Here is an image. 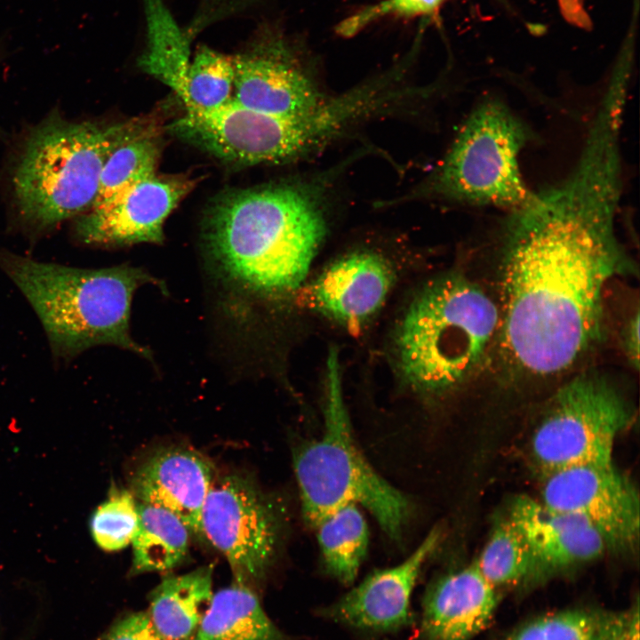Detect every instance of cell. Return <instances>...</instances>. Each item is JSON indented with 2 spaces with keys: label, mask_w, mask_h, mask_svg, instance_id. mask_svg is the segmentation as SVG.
Listing matches in <instances>:
<instances>
[{
  "label": "cell",
  "mask_w": 640,
  "mask_h": 640,
  "mask_svg": "<svg viewBox=\"0 0 640 640\" xmlns=\"http://www.w3.org/2000/svg\"><path fill=\"white\" fill-rule=\"evenodd\" d=\"M214 478L212 466L197 452L167 447L136 468L130 491L140 502L173 513L190 533L203 538L202 509Z\"/></svg>",
  "instance_id": "2e32d148"
},
{
  "label": "cell",
  "mask_w": 640,
  "mask_h": 640,
  "mask_svg": "<svg viewBox=\"0 0 640 640\" xmlns=\"http://www.w3.org/2000/svg\"><path fill=\"white\" fill-rule=\"evenodd\" d=\"M138 524V503L132 492L114 486L94 511L90 527L98 547L114 552L132 543Z\"/></svg>",
  "instance_id": "83f0119b"
},
{
  "label": "cell",
  "mask_w": 640,
  "mask_h": 640,
  "mask_svg": "<svg viewBox=\"0 0 640 640\" xmlns=\"http://www.w3.org/2000/svg\"><path fill=\"white\" fill-rule=\"evenodd\" d=\"M325 234L306 194L289 186L232 193L213 207L206 247L217 273L244 299L299 289Z\"/></svg>",
  "instance_id": "7a4b0ae2"
},
{
  "label": "cell",
  "mask_w": 640,
  "mask_h": 640,
  "mask_svg": "<svg viewBox=\"0 0 640 640\" xmlns=\"http://www.w3.org/2000/svg\"><path fill=\"white\" fill-rule=\"evenodd\" d=\"M500 319L492 300L468 279L453 276L429 284L399 328L396 348L404 377L428 393L460 383L481 361Z\"/></svg>",
  "instance_id": "5b68a950"
},
{
  "label": "cell",
  "mask_w": 640,
  "mask_h": 640,
  "mask_svg": "<svg viewBox=\"0 0 640 640\" xmlns=\"http://www.w3.org/2000/svg\"><path fill=\"white\" fill-rule=\"evenodd\" d=\"M233 86L232 57L204 45L191 59L185 78L175 92L186 111L208 112L231 100Z\"/></svg>",
  "instance_id": "484cf974"
},
{
  "label": "cell",
  "mask_w": 640,
  "mask_h": 640,
  "mask_svg": "<svg viewBox=\"0 0 640 640\" xmlns=\"http://www.w3.org/2000/svg\"><path fill=\"white\" fill-rule=\"evenodd\" d=\"M532 132L500 100L473 108L431 178L433 192L460 203L509 208L531 195L519 169V154Z\"/></svg>",
  "instance_id": "52a82bcc"
},
{
  "label": "cell",
  "mask_w": 640,
  "mask_h": 640,
  "mask_svg": "<svg viewBox=\"0 0 640 640\" xmlns=\"http://www.w3.org/2000/svg\"><path fill=\"white\" fill-rule=\"evenodd\" d=\"M192 640H286L248 586L234 584L213 594Z\"/></svg>",
  "instance_id": "ffe728a7"
},
{
  "label": "cell",
  "mask_w": 640,
  "mask_h": 640,
  "mask_svg": "<svg viewBox=\"0 0 640 640\" xmlns=\"http://www.w3.org/2000/svg\"><path fill=\"white\" fill-rule=\"evenodd\" d=\"M103 640H164L153 627L147 612H132L118 620Z\"/></svg>",
  "instance_id": "f546056e"
},
{
  "label": "cell",
  "mask_w": 640,
  "mask_h": 640,
  "mask_svg": "<svg viewBox=\"0 0 640 640\" xmlns=\"http://www.w3.org/2000/svg\"><path fill=\"white\" fill-rule=\"evenodd\" d=\"M383 258L369 252L329 266L302 293L307 306L348 325L368 319L382 305L391 284Z\"/></svg>",
  "instance_id": "ac0fdd59"
},
{
  "label": "cell",
  "mask_w": 640,
  "mask_h": 640,
  "mask_svg": "<svg viewBox=\"0 0 640 640\" xmlns=\"http://www.w3.org/2000/svg\"><path fill=\"white\" fill-rule=\"evenodd\" d=\"M445 0H384L366 8L342 21L337 31L342 36H353L369 22L387 15L417 16L435 14Z\"/></svg>",
  "instance_id": "f1b7e54d"
},
{
  "label": "cell",
  "mask_w": 640,
  "mask_h": 640,
  "mask_svg": "<svg viewBox=\"0 0 640 640\" xmlns=\"http://www.w3.org/2000/svg\"><path fill=\"white\" fill-rule=\"evenodd\" d=\"M212 565L165 577L149 595L147 612L164 640H192L213 596Z\"/></svg>",
  "instance_id": "d6986e66"
},
{
  "label": "cell",
  "mask_w": 640,
  "mask_h": 640,
  "mask_svg": "<svg viewBox=\"0 0 640 640\" xmlns=\"http://www.w3.org/2000/svg\"><path fill=\"white\" fill-rule=\"evenodd\" d=\"M314 527L327 572L343 584L352 583L369 544L367 523L358 506L341 507Z\"/></svg>",
  "instance_id": "603a6c76"
},
{
  "label": "cell",
  "mask_w": 640,
  "mask_h": 640,
  "mask_svg": "<svg viewBox=\"0 0 640 640\" xmlns=\"http://www.w3.org/2000/svg\"><path fill=\"white\" fill-rule=\"evenodd\" d=\"M626 618L627 612L570 608L529 620L504 640H620Z\"/></svg>",
  "instance_id": "cb8c5ba5"
},
{
  "label": "cell",
  "mask_w": 640,
  "mask_h": 640,
  "mask_svg": "<svg viewBox=\"0 0 640 640\" xmlns=\"http://www.w3.org/2000/svg\"><path fill=\"white\" fill-rule=\"evenodd\" d=\"M626 355L636 369L639 366V312H636L626 324L623 334Z\"/></svg>",
  "instance_id": "4dcf8cb0"
},
{
  "label": "cell",
  "mask_w": 640,
  "mask_h": 640,
  "mask_svg": "<svg viewBox=\"0 0 640 640\" xmlns=\"http://www.w3.org/2000/svg\"><path fill=\"white\" fill-rule=\"evenodd\" d=\"M144 4L147 45L139 65L175 92L191 60L189 43L163 0H144Z\"/></svg>",
  "instance_id": "7402d4cb"
},
{
  "label": "cell",
  "mask_w": 640,
  "mask_h": 640,
  "mask_svg": "<svg viewBox=\"0 0 640 640\" xmlns=\"http://www.w3.org/2000/svg\"><path fill=\"white\" fill-rule=\"evenodd\" d=\"M159 152L154 128L143 126L141 123L129 132L112 149L103 164L99 193L92 208L154 176Z\"/></svg>",
  "instance_id": "d4e9b609"
},
{
  "label": "cell",
  "mask_w": 640,
  "mask_h": 640,
  "mask_svg": "<svg viewBox=\"0 0 640 640\" xmlns=\"http://www.w3.org/2000/svg\"><path fill=\"white\" fill-rule=\"evenodd\" d=\"M622 193L620 138L588 131L562 181L531 192L504 233L502 341L519 368L549 375L571 366L601 334L603 297L633 270L615 217Z\"/></svg>",
  "instance_id": "6da1fadb"
},
{
  "label": "cell",
  "mask_w": 640,
  "mask_h": 640,
  "mask_svg": "<svg viewBox=\"0 0 640 640\" xmlns=\"http://www.w3.org/2000/svg\"><path fill=\"white\" fill-rule=\"evenodd\" d=\"M349 105L329 99L319 109L293 118L263 114L233 99L208 112L186 111L173 124L177 134L236 163H278L325 142L351 124Z\"/></svg>",
  "instance_id": "ba28073f"
},
{
  "label": "cell",
  "mask_w": 640,
  "mask_h": 640,
  "mask_svg": "<svg viewBox=\"0 0 640 640\" xmlns=\"http://www.w3.org/2000/svg\"><path fill=\"white\" fill-rule=\"evenodd\" d=\"M500 595L475 563L443 575L422 602L420 640H471L490 623Z\"/></svg>",
  "instance_id": "e0dca14e"
},
{
  "label": "cell",
  "mask_w": 640,
  "mask_h": 640,
  "mask_svg": "<svg viewBox=\"0 0 640 640\" xmlns=\"http://www.w3.org/2000/svg\"><path fill=\"white\" fill-rule=\"evenodd\" d=\"M540 497L547 507L587 520L607 551L628 555L637 550L639 492L612 461L573 466L544 476Z\"/></svg>",
  "instance_id": "8fae6325"
},
{
  "label": "cell",
  "mask_w": 640,
  "mask_h": 640,
  "mask_svg": "<svg viewBox=\"0 0 640 640\" xmlns=\"http://www.w3.org/2000/svg\"><path fill=\"white\" fill-rule=\"evenodd\" d=\"M194 186L184 176L155 174L77 217L74 235L87 245L161 243L166 218Z\"/></svg>",
  "instance_id": "4fadbf2b"
},
{
  "label": "cell",
  "mask_w": 640,
  "mask_h": 640,
  "mask_svg": "<svg viewBox=\"0 0 640 640\" xmlns=\"http://www.w3.org/2000/svg\"><path fill=\"white\" fill-rule=\"evenodd\" d=\"M139 524L132 539L131 574L164 572L179 565L188 550L189 530L173 513L138 503Z\"/></svg>",
  "instance_id": "44dd1931"
},
{
  "label": "cell",
  "mask_w": 640,
  "mask_h": 640,
  "mask_svg": "<svg viewBox=\"0 0 640 640\" xmlns=\"http://www.w3.org/2000/svg\"><path fill=\"white\" fill-rule=\"evenodd\" d=\"M482 576L496 589L525 583L531 556L522 534L506 516L493 528L474 561Z\"/></svg>",
  "instance_id": "4316f807"
},
{
  "label": "cell",
  "mask_w": 640,
  "mask_h": 640,
  "mask_svg": "<svg viewBox=\"0 0 640 640\" xmlns=\"http://www.w3.org/2000/svg\"><path fill=\"white\" fill-rule=\"evenodd\" d=\"M324 429L293 454L304 518L315 525L346 505H362L382 530L398 539L408 521V499L381 477L356 446L344 404L337 354L327 361Z\"/></svg>",
  "instance_id": "8992f818"
},
{
  "label": "cell",
  "mask_w": 640,
  "mask_h": 640,
  "mask_svg": "<svg viewBox=\"0 0 640 640\" xmlns=\"http://www.w3.org/2000/svg\"><path fill=\"white\" fill-rule=\"evenodd\" d=\"M0 268L34 308L56 359L70 360L103 344L150 356L129 332L135 290L146 283L157 284L143 270L127 265L73 268L6 250H0Z\"/></svg>",
  "instance_id": "3957f363"
},
{
  "label": "cell",
  "mask_w": 640,
  "mask_h": 640,
  "mask_svg": "<svg viewBox=\"0 0 640 640\" xmlns=\"http://www.w3.org/2000/svg\"><path fill=\"white\" fill-rule=\"evenodd\" d=\"M204 537L227 559L235 582L253 588L268 571L281 523L271 500L238 475L214 478L201 516Z\"/></svg>",
  "instance_id": "30bf717a"
},
{
  "label": "cell",
  "mask_w": 640,
  "mask_h": 640,
  "mask_svg": "<svg viewBox=\"0 0 640 640\" xmlns=\"http://www.w3.org/2000/svg\"><path fill=\"white\" fill-rule=\"evenodd\" d=\"M141 124L75 122L52 114L27 137L12 175L22 223L48 231L90 211L103 164L112 149Z\"/></svg>",
  "instance_id": "277c9868"
},
{
  "label": "cell",
  "mask_w": 640,
  "mask_h": 640,
  "mask_svg": "<svg viewBox=\"0 0 640 640\" xmlns=\"http://www.w3.org/2000/svg\"><path fill=\"white\" fill-rule=\"evenodd\" d=\"M439 540L433 530L401 564L376 570L334 604L320 610L329 620L368 633H392L412 622L411 596L419 573Z\"/></svg>",
  "instance_id": "9a60e30c"
},
{
  "label": "cell",
  "mask_w": 640,
  "mask_h": 640,
  "mask_svg": "<svg viewBox=\"0 0 640 640\" xmlns=\"http://www.w3.org/2000/svg\"><path fill=\"white\" fill-rule=\"evenodd\" d=\"M620 640H639V604L638 599L630 610L627 611V618Z\"/></svg>",
  "instance_id": "1f68e13d"
},
{
  "label": "cell",
  "mask_w": 640,
  "mask_h": 640,
  "mask_svg": "<svg viewBox=\"0 0 640 640\" xmlns=\"http://www.w3.org/2000/svg\"><path fill=\"white\" fill-rule=\"evenodd\" d=\"M232 60V99L245 108L293 118L319 109L328 100L277 31L263 30L249 50Z\"/></svg>",
  "instance_id": "7c38bea8"
},
{
  "label": "cell",
  "mask_w": 640,
  "mask_h": 640,
  "mask_svg": "<svg viewBox=\"0 0 640 640\" xmlns=\"http://www.w3.org/2000/svg\"><path fill=\"white\" fill-rule=\"evenodd\" d=\"M634 412L605 377L584 373L563 385L550 399L530 440V455L541 476L584 464L612 461L620 434Z\"/></svg>",
  "instance_id": "9c48e42d"
},
{
  "label": "cell",
  "mask_w": 640,
  "mask_h": 640,
  "mask_svg": "<svg viewBox=\"0 0 640 640\" xmlns=\"http://www.w3.org/2000/svg\"><path fill=\"white\" fill-rule=\"evenodd\" d=\"M522 534L531 556L525 583H539L594 561L606 551L596 529L580 516L557 511L528 495L515 498L507 516Z\"/></svg>",
  "instance_id": "5bb4252c"
}]
</instances>
